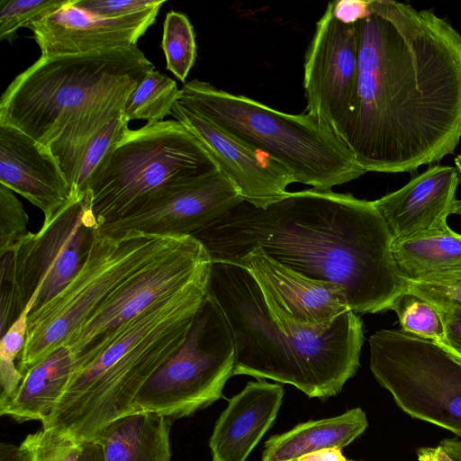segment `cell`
<instances>
[{"mask_svg":"<svg viewBox=\"0 0 461 461\" xmlns=\"http://www.w3.org/2000/svg\"><path fill=\"white\" fill-rule=\"evenodd\" d=\"M0 461H24V453L21 446L2 442L0 445Z\"/></svg>","mask_w":461,"mask_h":461,"instance_id":"cell-40","label":"cell"},{"mask_svg":"<svg viewBox=\"0 0 461 461\" xmlns=\"http://www.w3.org/2000/svg\"><path fill=\"white\" fill-rule=\"evenodd\" d=\"M342 448L328 447L303 455L295 461H348L342 455Z\"/></svg>","mask_w":461,"mask_h":461,"instance_id":"cell-37","label":"cell"},{"mask_svg":"<svg viewBox=\"0 0 461 461\" xmlns=\"http://www.w3.org/2000/svg\"><path fill=\"white\" fill-rule=\"evenodd\" d=\"M14 193L0 184V257L12 253L31 233L29 217Z\"/></svg>","mask_w":461,"mask_h":461,"instance_id":"cell-32","label":"cell"},{"mask_svg":"<svg viewBox=\"0 0 461 461\" xmlns=\"http://www.w3.org/2000/svg\"><path fill=\"white\" fill-rule=\"evenodd\" d=\"M207 294L224 312L236 346L234 375L292 384L309 398L337 395L359 366L361 318L353 311L324 331L288 334L273 321L249 273L212 262Z\"/></svg>","mask_w":461,"mask_h":461,"instance_id":"cell-4","label":"cell"},{"mask_svg":"<svg viewBox=\"0 0 461 461\" xmlns=\"http://www.w3.org/2000/svg\"><path fill=\"white\" fill-rule=\"evenodd\" d=\"M77 461H104L102 445L95 439L83 442Z\"/></svg>","mask_w":461,"mask_h":461,"instance_id":"cell-38","label":"cell"},{"mask_svg":"<svg viewBox=\"0 0 461 461\" xmlns=\"http://www.w3.org/2000/svg\"><path fill=\"white\" fill-rule=\"evenodd\" d=\"M417 457L419 461H454L440 445L419 448Z\"/></svg>","mask_w":461,"mask_h":461,"instance_id":"cell-39","label":"cell"},{"mask_svg":"<svg viewBox=\"0 0 461 461\" xmlns=\"http://www.w3.org/2000/svg\"><path fill=\"white\" fill-rule=\"evenodd\" d=\"M82 443L56 429L41 428L20 446L24 461H77Z\"/></svg>","mask_w":461,"mask_h":461,"instance_id":"cell-31","label":"cell"},{"mask_svg":"<svg viewBox=\"0 0 461 461\" xmlns=\"http://www.w3.org/2000/svg\"><path fill=\"white\" fill-rule=\"evenodd\" d=\"M76 372L70 350L59 348L24 374L12 403L1 415L18 422H42L54 411Z\"/></svg>","mask_w":461,"mask_h":461,"instance_id":"cell-23","label":"cell"},{"mask_svg":"<svg viewBox=\"0 0 461 461\" xmlns=\"http://www.w3.org/2000/svg\"><path fill=\"white\" fill-rule=\"evenodd\" d=\"M358 49L357 22L337 18L330 2L305 53L303 88L307 114L341 142L355 106Z\"/></svg>","mask_w":461,"mask_h":461,"instance_id":"cell-13","label":"cell"},{"mask_svg":"<svg viewBox=\"0 0 461 461\" xmlns=\"http://www.w3.org/2000/svg\"><path fill=\"white\" fill-rule=\"evenodd\" d=\"M185 236L130 230L113 237L97 230L87 258L73 280L52 300L30 312L25 343L17 359L22 375L62 348L70 334L113 294Z\"/></svg>","mask_w":461,"mask_h":461,"instance_id":"cell-7","label":"cell"},{"mask_svg":"<svg viewBox=\"0 0 461 461\" xmlns=\"http://www.w3.org/2000/svg\"><path fill=\"white\" fill-rule=\"evenodd\" d=\"M167 69L185 83L196 59V41L193 25L183 13L169 11L163 24L161 41Z\"/></svg>","mask_w":461,"mask_h":461,"instance_id":"cell-27","label":"cell"},{"mask_svg":"<svg viewBox=\"0 0 461 461\" xmlns=\"http://www.w3.org/2000/svg\"><path fill=\"white\" fill-rule=\"evenodd\" d=\"M392 250L407 284L461 267V234L449 227L393 243Z\"/></svg>","mask_w":461,"mask_h":461,"instance_id":"cell-24","label":"cell"},{"mask_svg":"<svg viewBox=\"0 0 461 461\" xmlns=\"http://www.w3.org/2000/svg\"><path fill=\"white\" fill-rule=\"evenodd\" d=\"M154 69L138 46L41 56L2 95L0 123L49 148L74 188L91 139L122 113L131 93Z\"/></svg>","mask_w":461,"mask_h":461,"instance_id":"cell-3","label":"cell"},{"mask_svg":"<svg viewBox=\"0 0 461 461\" xmlns=\"http://www.w3.org/2000/svg\"><path fill=\"white\" fill-rule=\"evenodd\" d=\"M342 142L366 172L413 173L461 140V34L432 9L369 0Z\"/></svg>","mask_w":461,"mask_h":461,"instance_id":"cell-1","label":"cell"},{"mask_svg":"<svg viewBox=\"0 0 461 461\" xmlns=\"http://www.w3.org/2000/svg\"><path fill=\"white\" fill-rule=\"evenodd\" d=\"M243 201L235 185L218 170L194 180L164 185L130 214L98 230L113 237L130 230L154 236L193 235Z\"/></svg>","mask_w":461,"mask_h":461,"instance_id":"cell-14","label":"cell"},{"mask_svg":"<svg viewBox=\"0 0 461 461\" xmlns=\"http://www.w3.org/2000/svg\"><path fill=\"white\" fill-rule=\"evenodd\" d=\"M171 420L151 411H133L105 427L95 437L104 461H170Z\"/></svg>","mask_w":461,"mask_h":461,"instance_id":"cell-21","label":"cell"},{"mask_svg":"<svg viewBox=\"0 0 461 461\" xmlns=\"http://www.w3.org/2000/svg\"><path fill=\"white\" fill-rule=\"evenodd\" d=\"M331 4L335 16L348 23H356L370 14L369 0H339Z\"/></svg>","mask_w":461,"mask_h":461,"instance_id":"cell-36","label":"cell"},{"mask_svg":"<svg viewBox=\"0 0 461 461\" xmlns=\"http://www.w3.org/2000/svg\"><path fill=\"white\" fill-rule=\"evenodd\" d=\"M176 82L158 70H151L141 79L129 95L122 110L123 117L146 120L148 124L164 121L172 115V109L179 99Z\"/></svg>","mask_w":461,"mask_h":461,"instance_id":"cell-25","label":"cell"},{"mask_svg":"<svg viewBox=\"0 0 461 461\" xmlns=\"http://www.w3.org/2000/svg\"><path fill=\"white\" fill-rule=\"evenodd\" d=\"M193 236L212 262L236 264L259 247L307 277L342 286L356 313L390 310L408 286L374 202L350 194L286 192L266 208L243 201Z\"/></svg>","mask_w":461,"mask_h":461,"instance_id":"cell-2","label":"cell"},{"mask_svg":"<svg viewBox=\"0 0 461 461\" xmlns=\"http://www.w3.org/2000/svg\"><path fill=\"white\" fill-rule=\"evenodd\" d=\"M172 116L202 144L218 168L237 187L244 201L266 208L294 183L290 174L263 153L249 147L178 100Z\"/></svg>","mask_w":461,"mask_h":461,"instance_id":"cell-16","label":"cell"},{"mask_svg":"<svg viewBox=\"0 0 461 461\" xmlns=\"http://www.w3.org/2000/svg\"><path fill=\"white\" fill-rule=\"evenodd\" d=\"M220 170L198 140L176 120L130 130L102 160L87 191L98 226L130 214L147 196L168 184Z\"/></svg>","mask_w":461,"mask_h":461,"instance_id":"cell-8","label":"cell"},{"mask_svg":"<svg viewBox=\"0 0 461 461\" xmlns=\"http://www.w3.org/2000/svg\"><path fill=\"white\" fill-rule=\"evenodd\" d=\"M31 311L32 304L29 303L0 341V414L12 403L23 378L15 360L25 343Z\"/></svg>","mask_w":461,"mask_h":461,"instance_id":"cell-28","label":"cell"},{"mask_svg":"<svg viewBox=\"0 0 461 461\" xmlns=\"http://www.w3.org/2000/svg\"><path fill=\"white\" fill-rule=\"evenodd\" d=\"M407 290L436 308L461 309V267L408 283Z\"/></svg>","mask_w":461,"mask_h":461,"instance_id":"cell-33","label":"cell"},{"mask_svg":"<svg viewBox=\"0 0 461 461\" xmlns=\"http://www.w3.org/2000/svg\"><path fill=\"white\" fill-rule=\"evenodd\" d=\"M69 2L70 0H1L0 39L13 41L21 27L29 28Z\"/></svg>","mask_w":461,"mask_h":461,"instance_id":"cell-30","label":"cell"},{"mask_svg":"<svg viewBox=\"0 0 461 461\" xmlns=\"http://www.w3.org/2000/svg\"><path fill=\"white\" fill-rule=\"evenodd\" d=\"M0 184L21 194L48 221L74 196L49 148L9 124L0 123Z\"/></svg>","mask_w":461,"mask_h":461,"instance_id":"cell-18","label":"cell"},{"mask_svg":"<svg viewBox=\"0 0 461 461\" xmlns=\"http://www.w3.org/2000/svg\"><path fill=\"white\" fill-rule=\"evenodd\" d=\"M283 396L282 385L259 379L230 398L209 440L212 461H246L275 421Z\"/></svg>","mask_w":461,"mask_h":461,"instance_id":"cell-20","label":"cell"},{"mask_svg":"<svg viewBox=\"0 0 461 461\" xmlns=\"http://www.w3.org/2000/svg\"><path fill=\"white\" fill-rule=\"evenodd\" d=\"M76 1L70 0L59 10L29 26L41 57L137 46L161 8L121 18H104L77 7Z\"/></svg>","mask_w":461,"mask_h":461,"instance_id":"cell-17","label":"cell"},{"mask_svg":"<svg viewBox=\"0 0 461 461\" xmlns=\"http://www.w3.org/2000/svg\"><path fill=\"white\" fill-rule=\"evenodd\" d=\"M165 0H77L76 5L104 18H121L161 7Z\"/></svg>","mask_w":461,"mask_h":461,"instance_id":"cell-34","label":"cell"},{"mask_svg":"<svg viewBox=\"0 0 461 461\" xmlns=\"http://www.w3.org/2000/svg\"><path fill=\"white\" fill-rule=\"evenodd\" d=\"M453 213L454 214H458L461 216V200H456V203H455V206H454V210H453Z\"/></svg>","mask_w":461,"mask_h":461,"instance_id":"cell-43","label":"cell"},{"mask_svg":"<svg viewBox=\"0 0 461 461\" xmlns=\"http://www.w3.org/2000/svg\"><path fill=\"white\" fill-rule=\"evenodd\" d=\"M236 265L249 273L273 321L288 334L327 330L351 310L342 286L307 277L272 258L259 247Z\"/></svg>","mask_w":461,"mask_h":461,"instance_id":"cell-15","label":"cell"},{"mask_svg":"<svg viewBox=\"0 0 461 461\" xmlns=\"http://www.w3.org/2000/svg\"><path fill=\"white\" fill-rule=\"evenodd\" d=\"M390 310L396 313L402 330L430 340L449 353L442 319L430 303L406 290L394 299Z\"/></svg>","mask_w":461,"mask_h":461,"instance_id":"cell-26","label":"cell"},{"mask_svg":"<svg viewBox=\"0 0 461 461\" xmlns=\"http://www.w3.org/2000/svg\"><path fill=\"white\" fill-rule=\"evenodd\" d=\"M436 309L444 324L449 354L461 362V309Z\"/></svg>","mask_w":461,"mask_h":461,"instance_id":"cell-35","label":"cell"},{"mask_svg":"<svg viewBox=\"0 0 461 461\" xmlns=\"http://www.w3.org/2000/svg\"><path fill=\"white\" fill-rule=\"evenodd\" d=\"M99 226L90 194L73 196L51 220L1 257V335L29 303L35 311L57 296L83 267Z\"/></svg>","mask_w":461,"mask_h":461,"instance_id":"cell-9","label":"cell"},{"mask_svg":"<svg viewBox=\"0 0 461 461\" xmlns=\"http://www.w3.org/2000/svg\"><path fill=\"white\" fill-rule=\"evenodd\" d=\"M212 264L202 242L185 235L174 249L134 275L65 341L63 347L70 350L77 372L96 357L122 325L156 302L209 278Z\"/></svg>","mask_w":461,"mask_h":461,"instance_id":"cell-12","label":"cell"},{"mask_svg":"<svg viewBox=\"0 0 461 461\" xmlns=\"http://www.w3.org/2000/svg\"><path fill=\"white\" fill-rule=\"evenodd\" d=\"M179 102L284 167L294 182L326 191L366 173L350 150L309 114H290L194 79Z\"/></svg>","mask_w":461,"mask_h":461,"instance_id":"cell-6","label":"cell"},{"mask_svg":"<svg viewBox=\"0 0 461 461\" xmlns=\"http://www.w3.org/2000/svg\"><path fill=\"white\" fill-rule=\"evenodd\" d=\"M235 363L230 324L207 294L185 339L140 388L133 411L156 412L171 420L189 416L222 397Z\"/></svg>","mask_w":461,"mask_h":461,"instance_id":"cell-10","label":"cell"},{"mask_svg":"<svg viewBox=\"0 0 461 461\" xmlns=\"http://www.w3.org/2000/svg\"><path fill=\"white\" fill-rule=\"evenodd\" d=\"M210 277L156 302L122 325L96 357L76 372L52 413L41 422L85 442L133 412L134 399L182 345L204 301Z\"/></svg>","mask_w":461,"mask_h":461,"instance_id":"cell-5","label":"cell"},{"mask_svg":"<svg viewBox=\"0 0 461 461\" xmlns=\"http://www.w3.org/2000/svg\"><path fill=\"white\" fill-rule=\"evenodd\" d=\"M129 122L122 113L107 122L89 141L83 155L73 192L74 196L87 192L91 176L102 160L122 141L128 131Z\"/></svg>","mask_w":461,"mask_h":461,"instance_id":"cell-29","label":"cell"},{"mask_svg":"<svg viewBox=\"0 0 461 461\" xmlns=\"http://www.w3.org/2000/svg\"><path fill=\"white\" fill-rule=\"evenodd\" d=\"M459 183L456 167L432 165L402 188L373 201L393 244L421 232L447 228Z\"/></svg>","mask_w":461,"mask_h":461,"instance_id":"cell-19","label":"cell"},{"mask_svg":"<svg viewBox=\"0 0 461 461\" xmlns=\"http://www.w3.org/2000/svg\"><path fill=\"white\" fill-rule=\"evenodd\" d=\"M439 445L454 461H461V440L457 438H446Z\"/></svg>","mask_w":461,"mask_h":461,"instance_id":"cell-41","label":"cell"},{"mask_svg":"<svg viewBox=\"0 0 461 461\" xmlns=\"http://www.w3.org/2000/svg\"><path fill=\"white\" fill-rule=\"evenodd\" d=\"M368 343L370 370L396 405L461 438V362L402 330H377Z\"/></svg>","mask_w":461,"mask_h":461,"instance_id":"cell-11","label":"cell"},{"mask_svg":"<svg viewBox=\"0 0 461 461\" xmlns=\"http://www.w3.org/2000/svg\"><path fill=\"white\" fill-rule=\"evenodd\" d=\"M367 426L366 412L358 407L336 417L300 423L271 437L265 443L261 461H295L322 448H342L364 433Z\"/></svg>","mask_w":461,"mask_h":461,"instance_id":"cell-22","label":"cell"},{"mask_svg":"<svg viewBox=\"0 0 461 461\" xmlns=\"http://www.w3.org/2000/svg\"><path fill=\"white\" fill-rule=\"evenodd\" d=\"M454 163H455V167L457 169V172H458V175H459V178H460V181H461V155H458V156H456L455 158Z\"/></svg>","mask_w":461,"mask_h":461,"instance_id":"cell-42","label":"cell"}]
</instances>
